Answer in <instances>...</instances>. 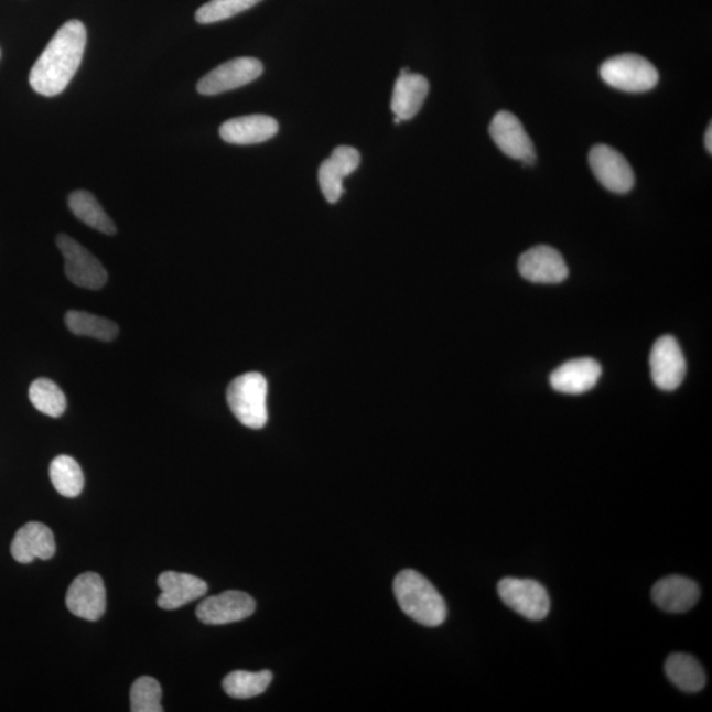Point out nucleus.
<instances>
[{
	"label": "nucleus",
	"instance_id": "nucleus-1",
	"mask_svg": "<svg viewBox=\"0 0 712 712\" xmlns=\"http://www.w3.org/2000/svg\"><path fill=\"white\" fill-rule=\"evenodd\" d=\"M86 26L79 20L66 22L52 37L30 74V84L40 96L56 97L71 84L83 63Z\"/></svg>",
	"mask_w": 712,
	"mask_h": 712
},
{
	"label": "nucleus",
	"instance_id": "nucleus-2",
	"mask_svg": "<svg viewBox=\"0 0 712 712\" xmlns=\"http://www.w3.org/2000/svg\"><path fill=\"white\" fill-rule=\"evenodd\" d=\"M396 601L414 622L427 627H439L446 621L447 607L432 583L418 571L402 570L393 582Z\"/></svg>",
	"mask_w": 712,
	"mask_h": 712
},
{
	"label": "nucleus",
	"instance_id": "nucleus-3",
	"mask_svg": "<svg viewBox=\"0 0 712 712\" xmlns=\"http://www.w3.org/2000/svg\"><path fill=\"white\" fill-rule=\"evenodd\" d=\"M268 382L263 375L238 376L227 389V402L235 418L247 428L261 429L268 421Z\"/></svg>",
	"mask_w": 712,
	"mask_h": 712
},
{
	"label": "nucleus",
	"instance_id": "nucleus-4",
	"mask_svg": "<svg viewBox=\"0 0 712 712\" xmlns=\"http://www.w3.org/2000/svg\"><path fill=\"white\" fill-rule=\"evenodd\" d=\"M601 77L611 87L627 93H645L658 83L655 65L639 55L611 57L601 66Z\"/></svg>",
	"mask_w": 712,
	"mask_h": 712
},
{
	"label": "nucleus",
	"instance_id": "nucleus-5",
	"mask_svg": "<svg viewBox=\"0 0 712 712\" xmlns=\"http://www.w3.org/2000/svg\"><path fill=\"white\" fill-rule=\"evenodd\" d=\"M498 593L507 607L528 621L540 622L549 615L550 597L540 582L503 578L498 584Z\"/></svg>",
	"mask_w": 712,
	"mask_h": 712
},
{
	"label": "nucleus",
	"instance_id": "nucleus-6",
	"mask_svg": "<svg viewBox=\"0 0 712 712\" xmlns=\"http://www.w3.org/2000/svg\"><path fill=\"white\" fill-rule=\"evenodd\" d=\"M56 244L65 260V274L74 285L98 291L109 274L100 261L69 235L60 234Z\"/></svg>",
	"mask_w": 712,
	"mask_h": 712
},
{
	"label": "nucleus",
	"instance_id": "nucleus-7",
	"mask_svg": "<svg viewBox=\"0 0 712 712\" xmlns=\"http://www.w3.org/2000/svg\"><path fill=\"white\" fill-rule=\"evenodd\" d=\"M265 72V66L258 58L239 57L217 66L199 80L197 90L203 96H217V94L238 89L258 79Z\"/></svg>",
	"mask_w": 712,
	"mask_h": 712
},
{
	"label": "nucleus",
	"instance_id": "nucleus-8",
	"mask_svg": "<svg viewBox=\"0 0 712 712\" xmlns=\"http://www.w3.org/2000/svg\"><path fill=\"white\" fill-rule=\"evenodd\" d=\"M589 163L597 181L609 192L626 194L633 191L635 185L633 166L615 148L606 144L595 145L590 151Z\"/></svg>",
	"mask_w": 712,
	"mask_h": 712
},
{
	"label": "nucleus",
	"instance_id": "nucleus-9",
	"mask_svg": "<svg viewBox=\"0 0 712 712\" xmlns=\"http://www.w3.org/2000/svg\"><path fill=\"white\" fill-rule=\"evenodd\" d=\"M650 374L657 388L675 391L687 375V360L676 338L664 335L658 338L650 353Z\"/></svg>",
	"mask_w": 712,
	"mask_h": 712
},
{
	"label": "nucleus",
	"instance_id": "nucleus-10",
	"mask_svg": "<svg viewBox=\"0 0 712 712\" xmlns=\"http://www.w3.org/2000/svg\"><path fill=\"white\" fill-rule=\"evenodd\" d=\"M489 136L508 158L520 160L526 166L535 164L536 150L532 139L529 138L519 118L515 117L513 112L496 114L489 125Z\"/></svg>",
	"mask_w": 712,
	"mask_h": 712
},
{
	"label": "nucleus",
	"instance_id": "nucleus-11",
	"mask_svg": "<svg viewBox=\"0 0 712 712\" xmlns=\"http://www.w3.org/2000/svg\"><path fill=\"white\" fill-rule=\"evenodd\" d=\"M257 603L244 591H225L219 595L207 597L197 607V617L212 626H224L247 619L255 613Z\"/></svg>",
	"mask_w": 712,
	"mask_h": 712
},
{
	"label": "nucleus",
	"instance_id": "nucleus-12",
	"mask_svg": "<svg viewBox=\"0 0 712 712\" xmlns=\"http://www.w3.org/2000/svg\"><path fill=\"white\" fill-rule=\"evenodd\" d=\"M66 607L80 619L97 622L106 611V589L97 573L80 574L66 594Z\"/></svg>",
	"mask_w": 712,
	"mask_h": 712
},
{
	"label": "nucleus",
	"instance_id": "nucleus-13",
	"mask_svg": "<svg viewBox=\"0 0 712 712\" xmlns=\"http://www.w3.org/2000/svg\"><path fill=\"white\" fill-rule=\"evenodd\" d=\"M519 271L524 279L539 284H559L569 277L565 259L549 246H536L524 252Z\"/></svg>",
	"mask_w": 712,
	"mask_h": 712
},
{
	"label": "nucleus",
	"instance_id": "nucleus-14",
	"mask_svg": "<svg viewBox=\"0 0 712 712\" xmlns=\"http://www.w3.org/2000/svg\"><path fill=\"white\" fill-rule=\"evenodd\" d=\"M360 153L353 147L341 145L335 148L332 157L321 164L319 181L322 193L327 203H338L344 193V179L358 170Z\"/></svg>",
	"mask_w": 712,
	"mask_h": 712
},
{
	"label": "nucleus",
	"instance_id": "nucleus-15",
	"mask_svg": "<svg viewBox=\"0 0 712 712\" xmlns=\"http://www.w3.org/2000/svg\"><path fill=\"white\" fill-rule=\"evenodd\" d=\"M700 586L681 575L662 578L651 590V600L658 607L671 614L688 613L700 601Z\"/></svg>",
	"mask_w": 712,
	"mask_h": 712
},
{
	"label": "nucleus",
	"instance_id": "nucleus-16",
	"mask_svg": "<svg viewBox=\"0 0 712 712\" xmlns=\"http://www.w3.org/2000/svg\"><path fill=\"white\" fill-rule=\"evenodd\" d=\"M56 553L55 536L42 522H29L20 528L11 543V554L20 563L51 560Z\"/></svg>",
	"mask_w": 712,
	"mask_h": 712
},
{
	"label": "nucleus",
	"instance_id": "nucleus-17",
	"mask_svg": "<svg viewBox=\"0 0 712 712\" xmlns=\"http://www.w3.org/2000/svg\"><path fill=\"white\" fill-rule=\"evenodd\" d=\"M158 584L161 590L158 604L166 611L183 607L207 593V584L201 578L177 571H165L159 576Z\"/></svg>",
	"mask_w": 712,
	"mask_h": 712
},
{
	"label": "nucleus",
	"instance_id": "nucleus-18",
	"mask_svg": "<svg viewBox=\"0 0 712 712\" xmlns=\"http://www.w3.org/2000/svg\"><path fill=\"white\" fill-rule=\"evenodd\" d=\"M278 132V120L260 114L226 120L219 129V136L226 143L237 145L265 143Z\"/></svg>",
	"mask_w": 712,
	"mask_h": 712
},
{
	"label": "nucleus",
	"instance_id": "nucleus-19",
	"mask_svg": "<svg viewBox=\"0 0 712 712\" xmlns=\"http://www.w3.org/2000/svg\"><path fill=\"white\" fill-rule=\"evenodd\" d=\"M602 375L600 363L591 358L569 360L550 375V385L557 392L581 395L596 386Z\"/></svg>",
	"mask_w": 712,
	"mask_h": 712
},
{
	"label": "nucleus",
	"instance_id": "nucleus-20",
	"mask_svg": "<svg viewBox=\"0 0 712 712\" xmlns=\"http://www.w3.org/2000/svg\"><path fill=\"white\" fill-rule=\"evenodd\" d=\"M429 83L421 74H400L392 94L391 109L395 117L409 120L418 116L429 94Z\"/></svg>",
	"mask_w": 712,
	"mask_h": 712
},
{
	"label": "nucleus",
	"instance_id": "nucleus-21",
	"mask_svg": "<svg viewBox=\"0 0 712 712\" xmlns=\"http://www.w3.org/2000/svg\"><path fill=\"white\" fill-rule=\"evenodd\" d=\"M665 673L670 682L684 693H698L706 684V673L702 665L687 654L670 655L665 664Z\"/></svg>",
	"mask_w": 712,
	"mask_h": 712
},
{
	"label": "nucleus",
	"instance_id": "nucleus-22",
	"mask_svg": "<svg viewBox=\"0 0 712 712\" xmlns=\"http://www.w3.org/2000/svg\"><path fill=\"white\" fill-rule=\"evenodd\" d=\"M68 204L76 218L86 226L106 235H116L117 226L99 205L90 192L76 191L69 196Z\"/></svg>",
	"mask_w": 712,
	"mask_h": 712
},
{
	"label": "nucleus",
	"instance_id": "nucleus-23",
	"mask_svg": "<svg viewBox=\"0 0 712 712\" xmlns=\"http://www.w3.org/2000/svg\"><path fill=\"white\" fill-rule=\"evenodd\" d=\"M65 324L73 334L104 342H111L119 334V327L112 321L86 312L66 313Z\"/></svg>",
	"mask_w": 712,
	"mask_h": 712
},
{
	"label": "nucleus",
	"instance_id": "nucleus-24",
	"mask_svg": "<svg viewBox=\"0 0 712 712\" xmlns=\"http://www.w3.org/2000/svg\"><path fill=\"white\" fill-rule=\"evenodd\" d=\"M270 670L252 671L237 670L225 677L224 690L227 695L237 698V700H248V698L263 694L272 682Z\"/></svg>",
	"mask_w": 712,
	"mask_h": 712
},
{
	"label": "nucleus",
	"instance_id": "nucleus-25",
	"mask_svg": "<svg viewBox=\"0 0 712 712\" xmlns=\"http://www.w3.org/2000/svg\"><path fill=\"white\" fill-rule=\"evenodd\" d=\"M51 481L56 492L66 498H76L83 493L85 478L76 460L69 455H60L53 460L50 468Z\"/></svg>",
	"mask_w": 712,
	"mask_h": 712
},
{
	"label": "nucleus",
	"instance_id": "nucleus-26",
	"mask_svg": "<svg viewBox=\"0 0 712 712\" xmlns=\"http://www.w3.org/2000/svg\"><path fill=\"white\" fill-rule=\"evenodd\" d=\"M32 406L50 418H60L66 409V398L62 388L50 379H37L30 387Z\"/></svg>",
	"mask_w": 712,
	"mask_h": 712
},
{
	"label": "nucleus",
	"instance_id": "nucleus-27",
	"mask_svg": "<svg viewBox=\"0 0 712 712\" xmlns=\"http://www.w3.org/2000/svg\"><path fill=\"white\" fill-rule=\"evenodd\" d=\"M261 0H211L196 12L199 24H213L252 9Z\"/></svg>",
	"mask_w": 712,
	"mask_h": 712
},
{
	"label": "nucleus",
	"instance_id": "nucleus-28",
	"mask_svg": "<svg viewBox=\"0 0 712 712\" xmlns=\"http://www.w3.org/2000/svg\"><path fill=\"white\" fill-rule=\"evenodd\" d=\"M131 711L133 712H161L160 683L152 677H140L131 688Z\"/></svg>",
	"mask_w": 712,
	"mask_h": 712
},
{
	"label": "nucleus",
	"instance_id": "nucleus-29",
	"mask_svg": "<svg viewBox=\"0 0 712 712\" xmlns=\"http://www.w3.org/2000/svg\"><path fill=\"white\" fill-rule=\"evenodd\" d=\"M712 129L711 125L709 126V129L706 131V136H704V145H706V150L711 153L712 152Z\"/></svg>",
	"mask_w": 712,
	"mask_h": 712
}]
</instances>
